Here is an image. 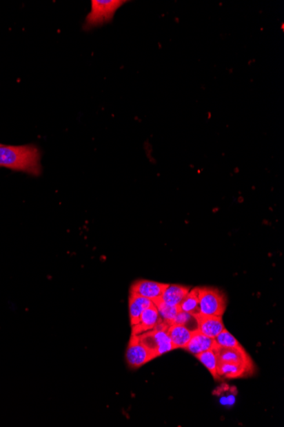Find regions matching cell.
<instances>
[{
    "label": "cell",
    "instance_id": "cell-1",
    "mask_svg": "<svg viewBox=\"0 0 284 427\" xmlns=\"http://www.w3.org/2000/svg\"><path fill=\"white\" fill-rule=\"evenodd\" d=\"M0 167L39 176L42 171L41 155L34 145L0 144Z\"/></svg>",
    "mask_w": 284,
    "mask_h": 427
},
{
    "label": "cell",
    "instance_id": "cell-2",
    "mask_svg": "<svg viewBox=\"0 0 284 427\" xmlns=\"http://www.w3.org/2000/svg\"><path fill=\"white\" fill-rule=\"evenodd\" d=\"M125 3L127 1L122 0H92L91 10L86 17L83 29L90 30L110 23L116 10Z\"/></svg>",
    "mask_w": 284,
    "mask_h": 427
},
{
    "label": "cell",
    "instance_id": "cell-3",
    "mask_svg": "<svg viewBox=\"0 0 284 427\" xmlns=\"http://www.w3.org/2000/svg\"><path fill=\"white\" fill-rule=\"evenodd\" d=\"M169 326V324L162 320L154 330L138 335L142 344L150 350L155 359L174 350L172 342L167 334Z\"/></svg>",
    "mask_w": 284,
    "mask_h": 427
},
{
    "label": "cell",
    "instance_id": "cell-4",
    "mask_svg": "<svg viewBox=\"0 0 284 427\" xmlns=\"http://www.w3.org/2000/svg\"><path fill=\"white\" fill-rule=\"evenodd\" d=\"M198 293L200 315L216 316L224 315L227 301L221 290L214 287H198Z\"/></svg>",
    "mask_w": 284,
    "mask_h": 427
},
{
    "label": "cell",
    "instance_id": "cell-5",
    "mask_svg": "<svg viewBox=\"0 0 284 427\" xmlns=\"http://www.w3.org/2000/svg\"><path fill=\"white\" fill-rule=\"evenodd\" d=\"M127 363L132 368H138L150 362L155 357L145 346L142 344L138 335H131L125 354Z\"/></svg>",
    "mask_w": 284,
    "mask_h": 427
},
{
    "label": "cell",
    "instance_id": "cell-6",
    "mask_svg": "<svg viewBox=\"0 0 284 427\" xmlns=\"http://www.w3.org/2000/svg\"><path fill=\"white\" fill-rule=\"evenodd\" d=\"M168 283L154 282V281L138 280L131 285L130 294L150 299L152 302L161 298L163 291Z\"/></svg>",
    "mask_w": 284,
    "mask_h": 427
},
{
    "label": "cell",
    "instance_id": "cell-7",
    "mask_svg": "<svg viewBox=\"0 0 284 427\" xmlns=\"http://www.w3.org/2000/svg\"><path fill=\"white\" fill-rule=\"evenodd\" d=\"M216 350L218 362L245 365H254L252 359L245 348H225L217 346Z\"/></svg>",
    "mask_w": 284,
    "mask_h": 427
},
{
    "label": "cell",
    "instance_id": "cell-8",
    "mask_svg": "<svg viewBox=\"0 0 284 427\" xmlns=\"http://www.w3.org/2000/svg\"><path fill=\"white\" fill-rule=\"evenodd\" d=\"M254 365H245L230 363L218 362L217 375L218 379L245 378L253 374Z\"/></svg>",
    "mask_w": 284,
    "mask_h": 427
},
{
    "label": "cell",
    "instance_id": "cell-9",
    "mask_svg": "<svg viewBox=\"0 0 284 427\" xmlns=\"http://www.w3.org/2000/svg\"><path fill=\"white\" fill-rule=\"evenodd\" d=\"M160 321H162L161 317H160L158 309L154 304L142 312L139 323L136 326L132 327V334L139 335L152 330Z\"/></svg>",
    "mask_w": 284,
    "mask_h": 427
},
{
    "label": "cell",
    "instance_id": "cell-10",
    "mask_svg": "<svg viewBox=\"0 0 284 427\" xmlns=\"http://www.w3.org/2000/svg\"><path fill=\"white\" fill-rule=\"evenodd\" d=\"M199 322V331L206 336L214 339L225 330L222 316H196Z\"/></svg>",
    "mask_w": 284,
    "mask_h": 427
},
{
    "label": "cell",
    "instance_id": "cell-11",
    "mask_svg": "<svg viewBox=\"0 0 284 427\" xmlns=\"http://www.w3.org/2000/svg\"><path fill=\"white\" fill-rule=\"evenodd\" d=\"M216 348V343L214 339L206 336L201 332L195 331L192 334L190 341L184 350H187L189 353L196 356L207 350L214 349Z\"/></svg>",
    "mask_w": 284,
    "mask_h": 427
},
{
    "label": "cell",
    "instance_id": "cell-12",
    "mask_svg": "<svg viewBox=\"0 0 284 427\" xmlns=\"http://www.w3.org/2000/svg\"><path fill=\"white\" fill-rule=\"evenodd\" d=\"M154 304V303L150 299L130 294L129 312L131 326H136L139 323L142 312Z\"/></svg>",
    "mask_w": 284,
    "mask_h": 427
},
{
    "label": "cell",
    "instance_id": "cell-13",
    "mask_svg": "<svg viewBox=\"0 0 284 427\" xmlns=\"http://www.w3.org/2000/svg\"><path fill=\"white\" fill-rule=\"evenodd\" d=\"M190 290L191 287L182 286V285L169 284L163 291L161 299L165 304L170 306H180L181 303Z\"/></svg>",
    "mask_w": 284,
    "mask_h": 427
},
{
    "label": "cell",
    "instance_id": "cell-14",
    "mask_svg": "<svg viewBox=\"0 0 284 427\" xmlns=\"http://www.w3.org/2000/svg\"><path fill=\"white\" fill-rule=\"evenodd\" d=\"M167 334H168L174 350H176L184 349L187 345L188 342L190 341L194 332L189 330L184 326H181V325H170L167 330Z\"/></svg>",
    "mask_w": 284,
    "mask_h": 427
},
{
    "label": "cell",
    "instance_id": "cell-15",
    "mask_svg": "<svg viewBox=\"0 0 284 427\" xmlns=\"http://www.w3.org/2000/svg\"><path fill=\"white\" fill-rule=\"evenodd\" d=\"M196 359L209 370L211 375L214 379H218L217 375V365L218 359L214 349L207 350L206 352L199 354L195 356Z\"/></svg>",
    "mask_w": 284,
    "mask_h": 427
},
{
    "label": "cell",
    "instance_id": "cell-16",
    "mask_svg": "<svg viewBox=\"0 0 284 427\" xmlns=\"http://www.w3.org/2000/svg\"><path fill=\"white\" fill-rule=\"evenodd\" d=\"M180 309L181 312L192 314V315H199L198 287L189 291L187 296L181 303Z\"/></svg>",
    "mask_w": 284,
    "mask_h": 427
},
{
    "label": "cell",
    "instance_id": "cell-17",
    "mask_svg": "<svg viewBox=\"0 0 284 427\" xmlns=\"http://www.w3.org/2000/svg\"><path fill=\"white\" fill-rule=\"evenodd\" d=\"M154 305L158 309L159 316L163 322L169 324L173 323L174 319L177 316V314L181 312L180 306H170L165 304L161 298L154 302Z\"/></svg>",
    "mask_w": 284,
    "mask_h": 427
},
{
    "label": "cell",
    "instance_id": "cell-18",
    "mask_svg": "<svg viewBox=\"0 0 284 427\" xmlns=\"http://www.w3.org/2000/svg\"><path fill=\"white\" fill-rule=\"evenodd\" d=\"M171 325H181V326H184L192 332L199 330V322L196 316L181 311L177 314L176 319H174Z\"/></svg>",
    "mask_w": 284,
    "mask_h": 427
},
{
    "label": "cell",
    "instance_id": "cell-19",
    "mask_svg": "<svg viewBox=\"0 0 284 427\" xmlns=\"http://www.w3.org/2000/svg\"><path fill=\"white\" fill-rule=\"evenodd\" d=\"M214 341H216V345L220 346V348H242V345H240V343L238 341H236V339L233 336L231 333H229V331L225 330V328L221 332V334H218L217 336L214 338Z\"/></svg>",
    "mask_w": 284,
    "mask_h": 427
}]
</instances>
